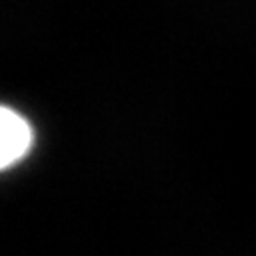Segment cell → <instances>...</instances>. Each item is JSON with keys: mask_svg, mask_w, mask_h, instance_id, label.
Wrapping results in <instances>:
<instances>
[{"mask_svg": "<svg viewBox=\"0 0 256 256\" xmlns=\"http://www.w3.org/2000/svg\"><path fill=\"white\" fill-rule=\"evenodd\" d=\"M0 130H2V168H10L12 164L20 162L32 146V130L28 121L18 115L16 111L4 107L2 119H0Z\"/></svg>", "mask_w": 256, "mask_h": 256, "instance_id": "1", "label": "cell"}]
</instances>
